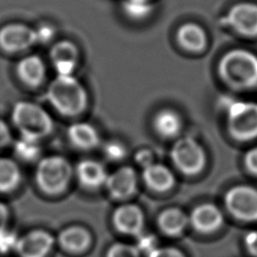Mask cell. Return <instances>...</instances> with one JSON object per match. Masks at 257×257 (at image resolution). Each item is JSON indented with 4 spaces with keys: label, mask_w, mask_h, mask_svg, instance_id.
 <instances>
[{
    "label": "cell",
    "mask_w": 257,
    "mask_h": 257,
    "mask_svg": "<svg viewBox=\"0 0 257 257\" xmlns=\"http://www.w3.org/2000/svg\"><path fill=\"white\" fill-rule=\"evenodd\" d=\"M92 237L88 229L80 225H71L62 229L57 236V243L66 253L78 255L90 247Z\"/></svg>",
    "instance_id": "9a60e30c"
},
{
    "label": "cell",
    "mask_w": 257,
    "mask_h": 257,
    "mask_svg": "<svg viewBox=\"0 0 257 257\" xmlns=\"http://www.w3.org/2000/svg\"><path fill=\"white\" fill-rule=\"evenodd\" d=\"M16 74L25 85L29 87L40 86L46 78V64L41 56L28 54L16 64Z\"/></svg>",
    "instance_id": "2e32d148"
},
{
    "label": "cell",
    "mask_w": 257,
    "mask_h": 257,
    "mask_svg": "<svg viewBox=\"0 0 257 257\" xmlns=\"http://www.w3.org/2000/svg\"><path fill=\"white\" fill-rule=\"evenodd\" d=\"M73 169L62 156H46L38 161L35 171V182L39 190L48 196L62 194L69 186Z\"/></svg>",
    "instance_id": "277c9868"
},
{
    "label": "cell",
    "mask_w": 257,
    "mask_h": 257,
    "mask_svg": "<svg viewBox=\"0 0 257 257\" xmlns=\"http://www.w3.org/2000/svg\"><path fill=\"white\" fill-rule=\"evenodd\" d=\"M183 126V120L179 112L172 108L159 110L153 118V127L156 134L163 139L176 138Z\"/></svg>",
    "instance_id": "7402d4cb"
},
{
    "label": "cell",
    "mask_w": 257,
    "mask_h": 257,
    "mask_svg": "<svg viewBox=\"0 0 257 257\" xmlns=\"http://www.w3.org/2000/svg\"><path fill=\"white\" fill-rule=\"evenodd\" d=\"M148 257H187L183 251L176 247L166 246V247H158L152 253L148 255Z\"/></svg>",
    "instance_id": "4dcf8cb0"
},
{
    "label": "cell",
    "mask_w": 257,
    "mask_h": 257,
    "mask_svg": "<svg viewBox=\"0 0 257 257\" xmlns=\"http://www.w3.org/2000/svg\"><path fill=\"white\" fill-rule=\"evenodd\" d=\"M35 44L34 27L21 22H11L0 27V49L6 53H20Z\"/></svg>",
    "instance_id": "ba28073f"
},
{
    "label": "cell",
    "mask_w": 257,
    "mask_h": 257,
    "mask_svg": "<svg viewBox=\"0 0 257 257\" xmlns=\"http://www.w3.org/2000/svg\"><path fill=\"white\" fill-rule=\"evenodd\" d=\"M138 238H139V243L140 244L137 246V248L139 249V251L141 253L144 252L147 255H149L155 249L158 248L157 239L154 237V235H152V234L145 235L144 233H142L140 236H138Z\"/></svg>",
    "instance_id": "f546056e"
},
{
    "label": "cell",
    "mask_w": 257,
    "mask_h": 257,
    "mask_svg": "<svg viewBox=\"0 0 257 257\" xmlns=\"http://www.w3.org/2000/svg\"><path fill=\"white\" fill-rule=\"evenodd\" d=\"M67 139L70 144L81 151H90L99 145L97 130L87 121H77L67 127Z\"/></svg>",
    "instance_id": "ffe728a7"
},
{
    "label": "cell",
    "mask_w": 257,
    "mask_h": 257,
    "mask_svg": "<svg viewBox=\"0 0 257 257\" xmlns=\"http://www.w3.org/2000/svg\"><path fill=\"white\" fill-rule=\"evenodd\" d=\"M223 19L236 33L245 37L257 36V4L239 2L228 10Z\"/></svg>",
    "instance_id": "9c48e42d"
},
{
    "label": "cell",
    "mask_w": 257,
    "mask_h": 257,
    "mask_svg": "<svg viewBox=\"0 0 257 257\" xmlns=\"http://www.w3.org/2000/svg\"><path fill=\"white\" fill-rule=\"evenodd\" d=\"M111 221L117 232L138 237L144 230L145 215L138 205L127 203L118 206L113 211Z\"/></svg>",
    "instance_id": "4fadbf2b"
},
{
    "label": "cell",
    "mask_w": 257,
    "mask_h": 257,
    "mask_svg": "<svg viewBox=\"0 0 257 257\" xmlns=\"http://www.w3.org/2000/svg\"><path fill=\"white\" fill-rule=\"evenodd\" d=\"M224 218L221 210L214 204L203 203L196 206L189 216V224L202 234L217 231L223 224Z\"/></svg>",
    "instance_id": "5bb4252c"
},
{
    "label": "cell",
    "mask_w": 257,
    "mask_h": 257,
    "mask_svg": "<svg viewBox=\"0 0 257 257\" xmlns=\"http://www.w3.org/2000/svg\"><path fill=\"white\" fill-rule=\"evenodd\" d=\"M223 82L238 90L257 86V55L250 50L235 48L226 52L218 63Z\"/></svg>",
    "instance_id": "7a4b0ae2"
},
{
    "label": "cell",
    "mask_w": 257,
    "mask_h": 257,
    "mask_svg": "<svg viewBox=\"0 0 257 257\" xmlns=\"http://www.w3.org/2000/svg\"><path fill=\"white\" fill-rule=\"evenodd\" d=\"M36 35V44H48L53 41L56 35L55 26L49 22H42L34 27Z\"/></svg>",
    "instance_id": "83f0119b"
},
{
    "label": "cell",
    "mask_w": 257,
    "mask_h": 257,
    "mask_svg": "<svg viewBox=\"0 0 257 257\" xmlns=\"http://www.w3.org/2000/svg\"><path fill=\"white\" fill-rule=\"evenodd\" d=\"M171 159L175 167L186 176H195L206 166V153L193 138L177 140L171 150Z\"/></svg>",
    "instance_id": "8992f818"
},
{
    "label": "cell",
    "mask_w": 257,
    "mask_h": 257,
    "mask_svg": "<svg viewBox=\"0 0 257 257\" xmlns=\"http://www.w3.org/2000/svg\"><path fill=\"white\" fill-rule=\"evenodd\" d=\"M176 38L178 44L184 50L191 53L204 51L208 44L207 32L201 25L195 22L182 24L177 30Z\"/></svg>",
    "instance_id": "e0dca14e"
},
{
    "label": "cell",
    "mask_w": 257,
    "mask_h": 257,
    "mask_svg": "<svg viewBox=\"0 0 257 257\" xmlns=\"http://www.w3.org/2000/svg\"><path fill=\"white\" fill-rule=\"evenodd\" d=\"M244 162L248 171L257 175V147L249 150L246 153Z\"/></svg>",
    "instance_id": "d6a6232c"
},
{
    "label": "cell",
    "mask_w": 257,
    "mask_h": 257,
    "mask_svg": "<svg viewBox=\"0 0 257 257\" xmlns=\"http://www.w3.org/2000/svg\"><path fill=\"white\" fill-rule=\"evenodd\" d=\"M105 257H141V252L137 246L116 242L107 248Z\"/></svg>",
    "instance_id": "484cf974"
},
{
    "label": "cell",
    "mask_w": 257,
    "mask_h": 257,
    "mask_svg": "<svg viewBox=\"0 0 257 257\" xmlns=\"http://www.w3.org/2000/svg\"><path fill=\"white\" fill-rule=\"evenodd\" d=\"M49 59L56 75H72L78 65L79 49L73 41L62 39L52 44Z\"/></svg>",
    "instance_id": "8fae6325"
},
{
    "label": "cell",
    "mask_w": 257,
    "mask_h": 257,
    "mask_svg": "<svg viewBox=\"0 0 257 257\" xmlns=\"http://www.w3.org/2000/svg\"><path fill=\"white\" fill-rule=\"evenodd\" d=\"M21 178L20 168L15 161L0 157V194H7L17 189Z\"/></svg>",
    "instance_id": "603a6c76"
},
{
    "label": "cell",
    "mask_w": 257,
    "mask_h": 257,
    "mask_svg": "<svg viewBox=\"0 0 257 257\" xmlns=\"http://www.w3.org/2000/svg\"><path fill=\"white\" fill-rule=\"evenodd\" d=\"M15 155L23 162H34L39 159L41 154V149L39 142L20 138L14 144Z\"/></svg>",
    "instance_id": "d4e9b609"
},
{
    "label": "cell",
    "mask_w": 257,
    "mask_h": 257,
    "mask_svg": "<svg viewBox=\"0 0 257 257\" xmlns=\"http://www.w3.org/2000/svg\"><path fill=\"white\" fill-rule=\"evenodd\" d=\"M75 176L83 188L94 190L104 186L108 174L101 163L85 159L80 161L75 167Z\"/></svg>",
    "instance_id": "ac0fdd59"
},
{
    "label": "cell",
    "mask_w": 257,
    "mask_h": 257,
    "mask_svg": "<svg viewBox=\"0 0 257 257\" xmlns=\"http://www.w3.org/2000/svg\"><path fill=\"white\" fill-rule=\"evenodd\" d=\"M157 223L163 234L169 237H177L183 234L189 225V217L183 210L171 207L163 210L159 214Z\"/></svg>",
    "instance_id": "44dd1931"
},
{
    "label": "cell",
    "mask_w": 257,
    "mask_h": 257,
    "mask_svg": "<svg viewBox=\"0 0 257 257\" xmlns=\"http://www.w3.org/2000/svg\"><path fill=\"white\" fill-rule=\"evenodd\" d=\"M11 120L21 138L36 142L46 138L53 131L50 114L33 101H17L11 111Z\"/></svg>",
    "instance_id": "3957f363"
},
{
    "label": "cell",
    "mask_w": 257,
    "mask_h": 257,
    "mask_svg": "<svg viewBox=\"0 0 257 257\" xmlns=\"http://www.w3.org/2000/svg\"><path fill=\"white\" fill-rule=\"evenodd\" d=\"M227 128L238 141L257 138V102L233 100L227 104Z\"/></svg>",
    "instance_id": "5b68a950"
},
{
    "label": "cell",
    "mask_w": 257,
    "mask_h": 257,
    "mask_svg": "<svg viewBox=\"0 0 257 257\" xmlns=\"http://www.w3.org/2000/svg\"><path fill=\"white\" fill-rule=\"evenodd\" d=\"M104 186L111 198L127 200L137 193L138 174L134 168L122 166L107 176Z\"/></svg>",
    "instance_id": "7c38bea8"
},
{
    "label": "cell",
    "mask_w": 257,
    "mask_h": 257,
    "mask_svg": "<svg viewBox=\"0 0 257 257\" xmlns=\"http://www.w3.org/2000/svg\"><path fill=\"white\" fill-rule=\"evenodd\" d=\"M18 238L14 233L7 230V228L2 230L0 232V253L15 251Z\"/></svg>",
    "instance_id": "f1b7e54d"
},
{
    "label": "cell",
    "mask_w": 257,
    "mask_h": 257,
    "mask_svg": "<svg viewBox=\"0 0 257 257\" xmlns=\"http://www.w3.org/2000/svg\"><path fill=\"white\" fill-rule=\"evenodd\" d=\"M55 239L46 230L34 229L18 238L15 252L19 257H47Z\"/></svg>",
    "instance_id": "30bf717a"
},
{
    "label": "cell",
    "mask_w": 257,
    "mask_h": 257,
    "mask_svg": "<svg viewBox=\"0 0 257 257\" xmlns=\"http://www.w3.org/2000/svg\"><path fill=\"white\" fill-rule=\"evenodd\" d=\"M47 101L61 115L77 116L88 104V93L81 81L72 75H56L45 92Z\"/></svg>",
    "instance_id": "6da1fadb"
},
{
    "label": "cell",
    "mask_w": 257,
    "mask_h": 257,
    "mask_svg": "<svg viewBox=\"0 0 257 257\" xmlns=\"http://www.w3.org/2000/svg\"><path fill=\"white\" fill-rule=\"evenodd\" d=\"M121 9L130 19L140 21L147 19L154 11L152 0H123Z\"/></svg>",
    "instance_id": "cb8c5ba5"
},
{
    "label": "cell",
    "mask_w": 257,
    "mask_h": 257,
    "mask_svg": "<svg viewBox=\"0 0 257 257\" xmlns=\"http://www.w3.org/2000/svg\"><path fill=\"white\" fill-rule=\"evenodd\" d=\"M225 207L235 218L253 222L257 221V189L239 185L231 188L224 198Z\"/></svg>",
    "instance_id": "52a82bcc"
},
{
    "label": "cell",
    "mask_w": 257,
    "mask_h": 257,
    "mask_svg": "<svg viewBox=\"0 0 257 257\" xmlns=\"http://www.w3.org/2000/svg\"><path fill=\"white\" fill-rule=\"evenodd\" d=\"M12 143V135L9 125L0 118V151Z\"/></svg>",
    "instance_id": "1f68e13d"
},
{
    "label": "cell",
    "mask_w": 257,
    "mask_h": 257,
    "mask_svg": "<svg viewBox=\"0 0 257 257\" xmlns=\"http://www.w3.org/2000/svg\"><path fill=\"white\" fill-rule=\"evenodd\" d=\"M244 242L247 251L252 256L257 257V230H253L247 233Z\"/></svg>",
    "instance_id": "836d02e7"
},
{
    "label": "cell",
    "mask_w": 257,
    "mask_h": 257,
    "mask_svg": "<svg viewBox=\"0 0 257 257\" xmlns=\"http://www.w3.org/2000/svg\"><path fill=\"white\" fill-rule=\"evenodd\" d=\"M136 161L144 169L154 163V155L150 150L143 149L136 154Z\"/></svg>",
    "instance_id": "e575fe53"
},
{
    "label": "cell",
    "mask_w": 257,
    "mask_h": 257,
    "mask_svg": "<svg viewBox=\"0 0 257 257\" xmlns=\"http://www.w3.org/2000/svg\"><path fill=\"white\" fill-rule=\"evenodd\" d=\"M143 181L154 192L166 193L174 188L176 179L173 172L161 163H153L143 169Z\"/></svg>",
    "instance_id": "d6986e66"
},
{
    "label": "cell",
    "mask_w": 257,
    "mask_h": 257,
    "mask_svg": "<svg viewBox=\"0 0 257 257\" xmlns=\"http://www.w3.org/2000/svg\"><path fill=\"white\" fill-rule=\"evenodd\" d=\"M10 218V210L6 204L0 202V232L7 228V224Z\"/></svg>",
    "instance_id": "d590c367"
},
{
    "label": "cell",
    "mask_w": 257,
    "mask_h": 257,
    "mask_svg": "<svg viewBox=\"0 0 257 257\" xmlns=\"http://www.w3.org/2000/svg\"><path fill=\"white\" fill-rule=\"evenodd\" d=\"M103 155L110 162H120L127 156L126 147L118 141H109L103 146Z\"/></svg>",
    "instance_id": "4316f807"
}]
</instances>
